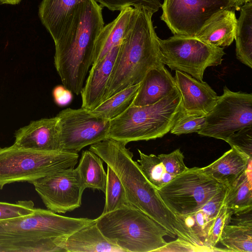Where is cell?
Masks as SVG:
<instances>
[{"instance_id":"31","label":"cell","mask_w":252,"mask_h":252,"mask_svg":"<svg viewBox=\"0 0 252 252\" xmlns=\"http://www.w3.org/2000/svg\"><path fill=\"white\" fill-rule=\"evenodd\" d=\"M205 117L204 115L187 113L182 107L180 115L170 131L172 134L177 135L198 133L204 124Z\"/></svg>"},{"instance_id":"37","label":"cell","mask_w":252,"mask_h":252,"mask_svg":"<svg viewBox=\"0 0 252 252\" xmlns=\"http://www.w3.org/2000/svg\"><path fill=\"white\" fill-rule=\"evenodd\" d=\"M73 93L63 85L56 86L52 92L54 101L59 106L69 104L73 98Z\"/></svg>"},{"instance_id":"27","label":"cell","mask_w":252,"mask_h":252,"mask_svg":"<svg viewBox=\"0 0 252 252\" xmlns=\"http://www.w3.org/2000/svg\"><path fill=\"white\" fill-rule=\"evenodd\" d=\"M234 37L237 59L252 68V1L240 7Z\"/></svg>"},{"instance_id":"2","label":"cell","mask_w":252,"mask_h":252,"mask_svg":"<svg viewBox=\"0 0 252 252\" xmlns=\"http://www.w3.org/2000/svg\"><path fill=\"white\" fill-rule=\"evenodd\" d=\"M133 8L130 22L119 45L103 101L120 91L140 83L152 68L164 65L160 58L159 37L152 21L154 13L143 7Z\"/></svg>"},{"instance_id":"8","label":"cell","mask_w":252,"mask_h":252,"mask_svg":"<svg viewBox=\"0 0 252 252\" xmlns=\"http://www.w3.org/2000/svg\"><path fill=\"white\" fill-rule=\"evenodd\" d=\"M162 63L203 81L205 69L221 64L224 48L211 45L195 37L174 35L158 38Z\"/></svg>"},{"instance_id":"33","label":"cell","mask_w":252,"mask_h":252,"mask_svg":"<svg viewBox=\"0 0 252 252\" xmlns=\"http://www.w3.org/2000/svg\"><path fill=\"white\" fill-rule=\"evenodd\" d=\"M102 7L111 11H121L127 7H143L152 11L157 12L161 6L160 0H95Z\"/></svg>"},{"instance_id":"6","label":"cell","mask_w":252,"mask_h":252,"mask_svg":"<svg viewBox=\"0 0 252 252\" xmlns=\"http://www.w3.org/2000/svg\"><path fill=\"white\" fill-rule=\"evenodd\" d=\"M95 223L103 235L125 252H157L170 237L163 227L140 210L126 206L102 213Z\"/></svg>"},{"instance_id":"25","label":"cell","mask_w":252,"mask_h":252,"mask_svg":"<svg viewBox=\"0 0 252 252\" xmlns=\"http://www.w3.org/2000/svg\"><path fill=\"white\" fill-rule=\"evenodd\" d=\"M133 10L132 7L123 9L116 18L101 29L95 42L92 65L100 61L114 47L120 44L130 22Z\"/></svg>"},{"instance_id":"13","label":"cell","mask_w":252,"mask_h":252,"mask_svg":"<svg viewBox=\"0 0 252 252\" xmlns=\"http://www.w3.org/2000/svg\"><path fill=\"white\" fill-rule=\"evenodd\" d=\"M47 209L64 214L81 205L85 189L76 169L69 168L31 183Z\"/></svg>"},{"instance_id":"30","label":"cell","mask_w":252,"mask_h":252,"mask_svg":"<svg viewBox=\"0 0 252 252\" xmlns=\"http://www.w3.org/2000/svg\"><path fill=\"white\" fill-rule=\"evenodd\" d=\"M105 194V202L102 213L130 205L122 183L114 170L108 165Z\"/></svg>"},{"instance_id":"12","label":"cell","mask_w":252,"mask_h":252,"mask_svg":"<svg viewBox=\"0 0 252 252\" xmlns=\"http://www.w3.org/2000/svg\"><path fill=\"white\" fill-rule=\"evenodd\" d=\"M60 131V150L78 153L108 138L110 121L81 107L68 108L56 116Z\"/></svg>"},{"instance_id":"32","label":"cell","mask_w":252,"mask_h":252,"mask_svg":"<svg viewBox=\"0 0 252 252\" xmlns=\"http://www.w3.org/2000/svg\"><path fill=\"white\" fill-rule=\"evenodd\" d=\"M35 210L32 200H19L15 203L0 201V220L16 219L33 214Z\"/></svg>"},{"instance_id":"5","label":"cell","mask_w":252,"mask_h":252,"mask_svg":"<svg viewBox=\"0 0 252 252\" xmlns=\"http://www.w3.org/2000/svg\"><path fill=\"white\" fill-rule=\"evenodd\" d=\"M182 97L177 87L158 102L130 106L110 121L108 138L127 144L161 138L169 132L181 112Z\"/></svg>"},{"instance_id":"11","label":"cell","mask_w":252,"mask_h":252,"mask_svg":"<svg viewBox=\"0 0 252 252\" xmlns=\"http://www.w3.org/2000/svg\"><path fill=\"white\" fill-rule=\"evenodd\" d=\"M160 19L174 35L195 37L219 12L240 7L227 0H164Z\"/></svg>"},{"instance_id":"18","label":"cell","mask_w":252,"mask_h":252,"mask_svg":"<svg viewBox=\"0 0 252 252\" xmlns=\"http://www.w3.org/2000/svg\"><path fill=\"white\" fill-rule=\"evenodd\" d=\"M119 48V45L115 46L103 59L91 67L80 93L82 107L92 110L103 101L108 81Z\"/></svg>"},{"instance_id":"16","label":"cell","mask_w":252,"mask_h":252,"mask_svg":"<svg viewBox=\"0 0 252 252\" xmlns=\"http://www.w3.org/2000/svg\"><path fill=\"white\" fill-rule=\"evenodd\" d=\"M140 159L137 160L144 175L157 189L187 170L184 156L179 149L169 154L146 155L138 149Z\"/></svg>"},{"instance_id":"28","label":"cell","mask_w":252,"mask_h":252,"mask_svg":"<svg viewBox=\"0 0 252 252\" xmlns=\"http://www.w3.org/2000/svg\"><path fill=\"white\" fill-rule=\"evenodd\" d=\"M252 159L245 172L227 187L224 202L233 214L252 207Z\"/></svg>"},{"instance_id":"22","label":"cell","mask_w":252,"mask_h":252,"mask_svg":"<svg viewBox=\"0 0 252 252\" xmlns=\"http://www.w3.org/2000/svg\"><path fill=\"white\" fill-rule=\"evenodd\" d=\"M63 246L65 252H125L103 235L95 221L67 237Z\"/></svg>"},{"instance_id":"3","label":"cell","mask_w":252,"mask_h":252,"mask_svg":"<svg viewBox=\"0 0 252 252\" xmlns=\"http://www.w3.org/2000/svg\"><path fill=\"white\" fill-rule=\"evenodd\" d=\"M94 221L35 208L32 214L0 220V252H65L64 239Z\"/></svg>"},{"instance_id":"34","label":"cell","mask_w":252,"mask_h":252,"mask_svg":"<svg viewBox=\"0 0 252 252\" xmlns=\"http://www.w3.org/2000/svg\"><path fill=\"white\" fill-rule=\"evenodd\" d=\"M226 142L232 148L252 158V127H245L235 132Z\"/></svg>"},{"instance_id":"20","label":"cell","mask_w":252,"mask_h":252,"mask_svg":"<svg viewBox=\"0 0 252 252\" xmlns=\"http://www.w3.org/2000/svg\"><path fill=\"white\" fill-rule=\"evenodd\" d=\"M233 215L219 242L229 252H252V207Z\"/></svg>"},{"instance_id":"21","label":"cell","mask_w":252,"mask_h":252,"mask_svg":"<svg viewBox=\"0 0 252 252\" xmlns=\"http://www.w3.org/2000/svg\"><path fill=\"white\" fill-rule=\"evenodd\" d=\"M234 8L223 10L213 17L195 37L211 45L224 48L234 40L237 26Z\"/></svg>"},{"instance_id":"29","label":"cell","mask_w":252,"mask_h":252,"mask_svg":"<svg viewBox=\"0 0 252 252\" xmlns=\"http://www.w3.org/2000/svg\"><path fill=\"white\" fill-rule=\"evenodd\" d=\"M140 83L123 89L102 102L91 112L100 117L111 121L123 114L131 105Z\"/></svg>"},{"instance_id":"24","label":"cell","mask_w":252,"mask_h":252,"mask_svg":"<svg viewBox=\"0 0 252 252\" xmlns=\"http://www.w3.org/2000/svg\"><path fill=\"white\" fill-rule=\"evenodd\" d=\"M84 0H42L39 6V18L54 41L62 33L71 19L77 5Z\"/></svg>"},{"instance_id":"36","label":"cell","mask_w":252,"mask_h":252,"mask_svg":"<svg viewBox=\"0 0 252 252\" xmlns=\"http://www.w3.org/2000/svg\"><path fill=\"white\" fill-rule=\"evenodd\" d=\"M212 252L207 248L194 245L191 243L177 239L175 241L167 243L157 252Z\"/></svg>"},{"instance_id":"23","label":"cell","mask_w":252,"mask_h":252,"mask_svg":"<svg viewBox=\"0 0 252 252\" xmlns=\"http://www.w3.org/2000/svg\"><path fill=\"white\" fill-rule=\"evenodd\" d=\"M251 159L231 148L218 159L201 169L209 177L228 187L245 172Z\"/></svg>"},{"instance_id":"10","label":"cell","mask_w":252,"mask_h":252,"mask_svg":"<svg viewBox=\"0 0 252 252\" xmlns=\"http://www.w3.org/2000/svg\"><path fill=\"white\" fill-rule=\"evenodd\" d=\"M245 127H252V94L232 92L225 86L198 133L226 142L233 133Z\"/></svg>"},{"instance_id":"9","label":"cell","mask_w":252,"mask_h":252,"mask_svg":"<svg viewBox=\"0 0 252 252\" xmlns=\"http://www.w3.org/2000/svg\"><path fill=\"white\" fill-rule=\"evenodd\" d=\"M226 188L201 168L194 167L178 175L157 191L176 216L194 212Z\"/></svg>"},{"instance_id":"17","label":"cell","mask_w":252,"mask_h":252,"mask_svg":"<svg viewBox=\"0 0 252 252\" xmlns=\"http://www.w3.org/2000/svg\"><path fill=\"white\" fill-rule=\"evenodd\" d=\"M14 145L41 151H60V131L58 118H43L31 121L15 133Z\"/></svg>"},{"instance_id":"4","label":"cell","mask_w":252,"mask_h":252,"mask_svg":"<svg viewBox=\"0 0 252 252\" xmlns=\"http://www.w3.org/2000/svg\"><path fill=\"white\" fill-rule=\"evenodd\" d=\"M125 142L107 138L90 146L120 179L130 205L140 210L175 238V215L163 203L157 189L148 181Z\"/></svg>"},{"instance_id":"14","label":"cell","mask_w":252,"mask_h":252,"mask_svg":"<svg viewBox=\"0 0 252 252\" xmlns=\"http://www.w3.org/2000/svg\"><path fill=\"white\" fill-rule=\"evenodd\" d=\"M226 189L227 187L218 192L194 212L176 216L175 232L178 239L207 248L212 252H229L225 248H213L209 242L210 233L224 202Z\"/></svg>"},{"instance_id":"39","label":"cell","mask_w":252,"mask_h":252,"mask_svg":"<svg viewBox=\"0 0 252 252\" xmlns=\"http://www.w3.org/2000/svg\"><path fill=\"white\" fill-rule=\"evenodd\" d=\"M234 3L236 6L240 7L241 5L245 3L244 0H227Z\"/></svg>"},{"instance_id":"40","label":"cell","mask_w":252,"mask_h":252,"mask_svg":"<svg viewBox=\"0 0 252 252\" xmlns=\"http://www.w3.org/2000/svg\"><path fill=\"white\" fill-rule=\"evenodd\" d=\"M245 3L250 1H252V0H244Z\"/></svg>"},{"instance_id":"1","label":"cell","mask_w":252,"mask_h":252,"mask_svg":"<svg viewBox=\"0 0 252 252\" xmlns=\"http://www.w3.org/2000/svg\"><path fill=\"white\" fill-rule=\"evenodd\" d=\"M102 7L95 0L76 6L71 19L54 41V65L64 87L80 94L93 63L96 38L104 26Z\"/></svg>"},{"instance_id":"19","label":"cell","mask_w":252,"mask_h":252,"mask_svg":"<svg viewBox=\"0 0 252 252\" xmlns=\"http://www.w3.org/2000/svg\"><path fill=\"white\" fill-rule=\"evenodd\" d=\"M176 88L174 78L164 65L152 68L140 83L131 106H142L154 104Z\"/></svg>"},{"instance_id":"35","label":"cell","mask_w":252,"mask_h":252,"mask_svg":"<svg viewBox=\"0 0 252 252\" xmlns=\"http://www.w3.org/2000/svg\"><path fill=\"white\" fill-rule=\"evenodd\" d=\"M233 214L232 210L227 207L224 200L210 233L209 242L211 247L217 248L216 246L220 241L222 231L224 226L229 222Z\"/></svg>"},{"instance_id":"38","label":"cell","mask_w":252,"mask_h":252,"mask_svg":"<svg viewBox=\"0 0 252 252\" xmlns=\"http://www.w3.org/2000/svg\"><path fill=\"white\" fill-rule=\"evenodd\" d=\"M22 0H0V4H9L15 5L19 3Z\"/></svg>"},{"instance_id":"7","label":"cell","mask_w":252,"mask_h":252,"mask_svg":"<svg viewBox=\"0 0 252 252\" xmlns=\"http://www.w3.org/2000/svg\"><path fill=\"white\" fill-rule=\"evenodd\" d=\"M78 153L66 151H41L21 148L13 144L0 147V189L18 182H29L74 168Z\"/></svg>"},{"instance_id":"26","label":"cell","mask_w":252,"mask_h":252,"mask_svg":"<svg viewBox=\"0 0 252 252\" xmlns=\"http://www.w3.org/2000/svg\"><path fill=\"white\" fill-rule=\"evenodd\" d=\"M75 169L85 189L90 188L105 193L107 173L103 166V160L98 156L90 150L83 151Z\"/></svg>"},{"instance_id":"15","label":"cell","mask_w":252,"mask_h":252,"mask_svg":"<svg viewBox=\"0 0 252 252\" xmlns=\"http://www.w3.org/2000/svg\"><path fill=\"white\" fill-rule=\"evenodd\" d=\"M174 78L186 113L206 116L211 112L219 96L206 82L178 70H175Z\"/></svg>"}]
</instances>
